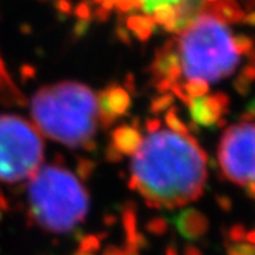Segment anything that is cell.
<instances>
[{
  "mask_svg": "<svg viewBox=\"0 0 255 255\" xmlns=\"http://www.w3.org/2000/svg\"><path fill=\"white\" fill-rule=\"evenodd\" d=\"M146 136L130 162L129 187L147 206L174 210L199 200L207 182V156L190 133L146 122Z\"/></svg>",
  "mask_w": 255,
  "mask_h": 255,
  "instance_id": "cell-1",
  "label": "cell"
},
{
  "mask_svg": "<svg viewBox=\"0 0 255 255\" xmlns=\"http://www.w3.org/2000/svg\"><path fill=\"white\" fill-rule=\"evenodd\" d=\"M238 64L231 30L203 11L159 50L152 64L153 84L162 95L174 97L189 84L221 81L234 74Z\"/></svg>",
  "mask_w": 255,
  "mask_h": 255,
  "instance_id": "cell-2",
  "label": "cell"
},
{
  "mask_svg": "<svg viewBox=\"0 0 255 255\" xmlns=\"http://www.w3.org/2000/svg\"><path fill=\"white\" fill-rule=\"evenodd\" d=\"M33 125L68 147L91 149L102 119L101 92L80 82L43 87L31 98Z\"/></svg>",
  "mask_w": 255,
  "mask_h": 255,
  "instance_id": "cell-3",
  "label": "cell"
},
{
  "mask_svg": "<svg viewBox=\"0 0 255 255\" xmlns=\"http://www.w3.org/2000/svg\"><path fill=\"white\" fill-rule=\"evenodd\" d=\"M28 217L44 231L64 234L85 219L90 200L81 180L61 164L40 166L27 186Z\"/></svg>",
  "mask_w": 255,
  "mask_h": 255,
  "instance_id": "cell-4",
  "label": "cell"
},
{
  "mask_svg": "<svg viewBox=\"0 0 255 255\" xmlns=\"http://www.w3.org/2000/svg\"><path fill=\"white\" fill-rule=\"evenodd\" d=\"M91 14H114L133 37L143 40L156 30L176 33L200 14L207 0H87Z\"/></svg>",
  "mask_w": 255,
  "mask_h": 255,
  "instance_id": "cell-5",
  "label": "cell"
},
{
  "mask_svg": "<svg viewBox=\"0 0 255 255\" xmlns=\"http://www.w3.org/2000/svg\"><path fill=\"white\" fill-rule=\"evenodd\" d=\"M44 143L31 122L17 115H0V182L30 179L43 163Z\"/></svg>",
  "mask_w": 255,
  "mask_h": 255,
  "instance_id": "cell-6",
  "label": "cell"
},
{
  "mask_svg": "<svg viewBox=\"0 0 255 255\" xmlns=\"http://www.w3.org/2000/svg\"><path fill=\"white\" fill-rule=\"evenodd\" d=\"M219 163L230 182L255 183V124L243 121L226 129L219 145Z\"/></svg>",
  "mask_w": 255,
  "mask_h": 255,
  "instance_id": "cell-7",
  "label": "cell"
},
{
  "mask_svg": "<svg viewBox=\"0 0 255 255\" xmlns=\"http://www.w3.org/2000/svg\"><path fill=\"white\" fill-rule=\"evenodd\" d=\"M230 98L224 92H217L213 95H204L189 102L191 121L200 127L213 128L220 124L221 117L227 114Z\"/></svg>",
  "mask_w": 255,
  "mask_h": 255,
  "instance_id": "cell-8",
  "label": "cell"
},
{
  "mask_svg": "<svg viewBox=\"0 0 255 255\" xmlns=\"http://www.w3.org/2000/svg\"><path fill=\"white\" fill-rule=\"evenodd\" d=\"M142 137L143 135L136 125H122L114 129L107 157L111 162H118L122 156H133L142 143Z\"/></svg>",
  "mask_w": 255,
  "mask_h": 255,
  "instance_id": "cell-9",
  "label": "cell"
},
{
  "mask_svg": "<svg viewBox=\"0 0 255 255\" xmlns=\"http://www.w3.org/2000/svg\"><path fill=\"white\" fill-rule=\"evenodd\" d=\"M130 107V97L122 87H110L101 91V127L110 128L119 117H124Z\"/></svg>",
  "mask_w": 255,
  "mask_h": 255,
  "instance_id": "cell-10",
  "label": "cell"
},
{
  "mask_svg": "<svg viewBox=\"0 0 255 255\" xmlns=\"http://www.w3.org/2000/svg\"><path fill=\"white\" fill-rule=\"evenodd\" d=\"M172 221L180 236L189 241H196L209 231V219L196 209L179 211Z\"/></svg>",
  "mask_w": 255,
  "mask_h": 255,
  "instance_id": "cell-11",
  "label": "cell"
},
{
  "mask_svg": "<svg viewBox=\"0 0 255 255\" xmlns=\"http://www.w3.org/2000/svg\"><path fill=\"white\" fill-rule=\"evenodd\" d=\"M203 11L219 18L226 24L240 23L246 16L243 9H240L237 0H219L216 3H209Z\"/></svg>",
  "mask_w": 255,
  "mask_h": 255,
  "instance_id": "cell-12",
  "label": "cell"
},
{
  "mask_svg": "<svg viewBox=\"0 0 255 255\" xmlns=\"http://www.w3.org/2000/svg\"><path fill=\"white\" fill-rule=\"evenodd\" d=\"M226 250H227V255H255V246L248 241L228 243L226 244Z\"/></svg>",
  "mask_w": 255,
  "mask_h": 255,
  "instance_id": "cell-13",
  "label": "cell"
},
{
  "mask_svg": "<svg viewBox=\"0 0 255 255\" xmlns=\"http://www.w3.org/2000/svg\"><path fill=\"white\" fill-rule=\"evenodd\" d=\"M233 46L238 55L248 54L254 47V41L251 37L246 36V34H238V36L233 37Z\"/></svg>",
  "mask_w": 255,
  "mask_h": 255,
  "instance_id": "cell-14",
  "label": "cell"
},
{
  "mask_svg": "<svg viewBox=\"0 0 255 255\" xmlns=\"http://www.w3.org/2000/svg\"><path fill=\"white\" fill-rule=\"evenodd\" d=\"M101 247V240L100 237H97V236H87V237H84L80 241V250L81 251H85V253H95V251H98Z\"/></svg>",
  "mask_w": 255,
  "mask_h": 255,
  "instance_id": "cell-15",
  "label": "cell"
},
{
  "mask_svg": "<svg viewBox=\"0 0 255 255\" xmlns=\"http://www.w3.org/2000/svg\"><path fill=\"white\" fill-rule=\"evenodd\" d=\"M146 228H147L149 233H152L155 236H162V234H164L167 231L169 224H167V221L164 219H153L146 224Z\"/></svg>",
  "mask_w": 255,
  "mask_h": 255,
  "instance_id": "cell-16",
  "label": "cell"
},
{
  "mask_svg": "<svg viewBox=\"0 0 255 255\" xmlns=\"http://www.w3.org/2000/svg\"><path fill=\"white\" fill-rule=\"evenodd\" d=\"M251 84L253 81L251 80H248L246 75H243V74L240 73L237 78H236V81H234V88H236V91L241 95V97H247L250 91H251Z\"/></svg>",
  "mask_w": 255,
  "mask_h": 255,
  "instance_id": "cell-17",
  "label": "cell"
},
{
  "mask_svg": "<svg viewBox=\"0 0 255 255\" xmlns=\"http://www.w3.org/2000/svg\"><path fill=\"white\" fill-rule=\"evenodd\" d=\"M247 230L243 224H234L233 227H230L227 233L228 243H238L243 241L246 238Z\"/></svg>",
  "mask_w": 255,
  "mask_h": 255,
  "instance_id": "cell-18",
  "label": "cell"
},
{
  "mask_svg": "<svg viewBox=\"0 0 255 255\" xmlns=\"http://www.w3.org/2000/svg\"><path fill=\"white\" fill-rule=\"evenodd\" d=\"M253 119H255V98H253V100L247 104L246 112L241 114V121L250 122V121H253Z\"/></svg>",
  "mask_w": 255,
  "mask_h": 255,
  "instance_id": "cell-19",
  "label": "cell"
},
{
  "mask_svg": "<svg viewBox=\"0 0 255 255\" xmlns=\"http://www.w3.org/2000/svg\"><path fill=\"white\" fill-rule=\"evenodd\" d=\"M78 164H80V166H78V173H80V176H81L82 179L88 177V176L91 174L92 166H94V164H92L90 160H85V159H81Z\"/></svg>",
  "mask_w": 255,
  "mask_h": 255,
  "instance_id": "cell-20",
  "label": "cell"
},
{
  "mask_svg": "<svg viewBox=\"0 0 255 255\" xmlns=\"http://www.w3.org/2000/svg\"><path fill=\"white\" fill-rule=\"evenodd\" d=\"M217 204H219L221 209L224 210V211H230L231 210V200H230V197L227 196H217Z\"/></svg>",
  "mask_w": 255,
  "mask_h": 255,
  "instance_id": "cell-21",
  "label": "cell"
},
{
  "mask_svg": "<svg viewBox=\"0 0 255 255\" xmlns=\"http://www.w3.org/2000/svg\"><path fill=\"white\" fill-rule=\"evenodd\" d=\"M241 74H243V75H246L248 80L254 81L255 80V67H253V65H250V64H248V65H246V67L241 70Z\"/></svg>",
  "mask_w": 255,
  "mask_h": 255,
  "instance_id": "cell-22",
  "label": "cell"
},
{
  "mask_svg": "<svg viewBox=\"0 0 255 255\" xmlns=\"http://www.w3.org/2000/svg\"><path fill=\"white\" fill-rule=\"evenodd\" d=\"M183 255H203L201 251L194 246H186L184 247V251H183Z\"/></svg>",
  "mask_w": 255,
  "mask_h": 255,
  "instance_id": "cell-23",
  "label": "cell"
},
{
  "mask_svg": "<svg viewBox=\"0 0 255 255\" xmlns=\"http://www.w3.org/2000/svg\"><path fill=\"white\" fill-rule=\"evenodd\" d=\"M244 189H246L247 196L255 201V183H248L244 186Z\"/></svg>",
  "mask_w": 255,
  "mask_h": 255,
  "instance_id": "cell-24",
  "label": "cell"
},
{
  "mask_svg": "<svg viewBox=\"0 0 255 255\" xmlns=\"http://www.w3.org/2000/svg\"><path fill=\"white\" fill-rule=\"evenodd\" d=\"M243 23H244V24H248V26H255V11L250 13L248 16H244Z\"/></svg>",
  "mask_w": 255,
  "mask_h": 255,
  "instance_id": "cell-25",
  "label": "cell"
},
{
  "mask_svg": "<svg viewBox=\"0 0 255 255\" xmlns=\"http://www.w3.org/2000/svg\"><path fill=\"white\" fill-rule=\"evenodd\" d=\"M246 238L248 243H251V244H254L255 246V228L254 230H250V231H247Z\"/></svg>",
  "mask_w": 255,
  "mask_h": 255,
  "instance_id": "cell-26",
  "label": "cell"
},
{
  "mask_svg": "<svg viewBox=\"0 0 255 255\" xmlns=\"http://www.w3.org/2000/svg\"><path fill=\"white\" fill-rule=\"evenodd\" d=\"M248 61H250V65L255 67V47H253V50L248 53Z\"/></svg>",
  "mask_w": 255,
  "mask_h": 255,
  "instance_id": "cell-27",
  "label": "cell"
},
{
  "mask_svg": "<svg viewBox=\"0 0 255 255\" xmlns=\"http://www.w3.org/2000/svg\"><path fill=\"white\" fill-rule=\"evenodd\" d=\"M167 255H177V250H176V247L174 246H170L169 248H167V253H166Z\"/></svg>",
  "mask_w": 255,
  "mask_h": 255,
  "instance_id": "cell-28",
  "label": "cell"
},
{
  "mask_svg": "<svg viewBox=\"0 0 255 255\" xmlns=\"http://www.w3.org/2000/svg\"><path fill=\"white\" fill-rule=\"evenodd\" d=\"M244 3L248 9H254L255 7V0H244Z\"/></svg>",
  "mask_w": 255,
  "mask_h": 255,
  "instance_id": "cell-29",
  "label": "cell"
},
{
  "mask_svg": "<svg viewBox=\"0 0 255 255\" xmlns=\"http://www.w3.org/2000/svg\"><path fill=\"white\" fill-rule=\"evenodd\" d=\"M74 255H94V254H92V253H85V251H81V250H78V251H77V253H75Z\"/></svg>",
  "mask_w": 255,
  "mask_h": 255,
  "instance_id": "cell-30",
  "label": "cell"
}]
</instances>
